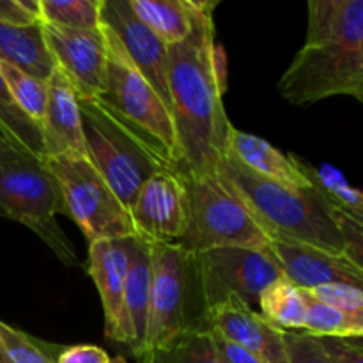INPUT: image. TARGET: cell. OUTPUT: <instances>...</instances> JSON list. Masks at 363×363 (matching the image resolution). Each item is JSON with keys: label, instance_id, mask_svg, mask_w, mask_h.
<instances>
[{"label": "cell", "instance_id": "obj_2", "mask_svg": "<svg viewBox=\"0 0 363 363\" xmlns=\"http://www.w3.org/2000/svg\"><path fill=\"white\" fill-rule=\"evenodd\" d=\"M220 174L243 199L269 241L300 243L347 259L333 209L314 188L293 190L257 177L225 152Z\"/></svg>", "mask_w": 363, "mask_h": 363}, {"label": "cell", "instance_id": "obj_37", "mask_svg": "<svg viewBox=\"0 0 363 363\" xmlns=\"http://www.w3.org/2000/svg\"><path fill=\"white\" fill-rule=\"evenodd\" d=\"M110 363H128V362L124 360L123 357H116V358H112V360H110Z\"/></svg>", "mask_w": 363, "mask_h": 363}, {"label": "cell", "instance_id": "obj_28", "mask_svg": "<svg viewBox=\"0 0 363 363\" xmlns=\"http://www.w3.org/2000/svg\"><path fill=\"white\" fill-rule=\"evenodd\" d=\"M0 344L9 363H57L64 346L35 339L0 321Z\"/></svg>", "mask_w": 363, "mask_h": 363}, {"label": "cell", "instance_id": "obj_11", "mask_svg": "<svg viewBox=\"0 0 363 363\" xmlns=\"http://www.w3.org/2000/svg\"><path fill=\"white\" fill-rule=\"evenodd\" d=\"M188 186L179 169L145 181L130 209L137 236L149 243H177L188 225Z\"/></svg>", "mask_w": 363, "mask_h": 363}, {"label": "cell", "instance_id": "obj_27", "mask_svg": "<svg viewBox=\"0 0 363 363\" xmlns=\"http://www.w3.org/2000/svg\"><path fill=\"white\" fill-rule=\"evenodd\" d=\"M0 77L20 108L41 126L48 99V82L39 80L6 62H0Z\"/></svg>", "mask_w": 363, "mask_h": 363}, {"label": "cell", "instance_id": "obj_4", "mask_svg": "<svg viewBox=\"0 0 363 363\" xmlns=\"http://www.w3.org/2000/svg\"><path fill=\"white\" fill-rule=\"evenodd\" d=\"M151 301L140 360L190 332L209 330L195 255L176 243H149Z\"/></svg>", "mask_w": 363, "mask_h": 363}, {"label": "cell", "instance_id": "obj_16", "mask_svg": "<svg viewBox=\"0 0 363 363\" xmlns=\"http://www.w3.org/2000/svg\"><path fill=\"white\" fill-rule=\"evenodd\" d=\"M208 326L264 363H287L282 330L241 301L229 300L211 308Z\"/></svg>", "mask_w": 363, "mask_h": 363}, {"label": "cell", "instance_id": "obj_1", "mask_svg": "<svg viewBox=\"0 0 363 363\" xmlns=\"http://www.w3.org/2000/svg\"><path fill=\"white\" fill-rule=\"evenodd\" d=\"M190 2V34L169 46V92L179 170L184 176L197 177L218 170L233 124L223 106L225 52L215 39L213 11L218 2Z\"/></svg>", "mask_w": 363, "mask_h": 363}, {"label": "cell", "instance_id": "obj_17", "mask_svg": "<svg viewBox=\"0 0 363 363\" xmlns=\"http://www.w3.org/2000/svg\"><path fill=\"white\" fill-rule=\"evenodd\" d=\"M41 131L46 158L64 155L87 158L78 94L59 69L53 71L48 80V99Z\"/></svg>", "mask_w": 363, "mask_h": 363}, {"label": "cell", "instance_id": "obj_29", "mask_svg": "<svg viewBox=\"0 0 363 363\" xmlns=\"http://www.w3.org/2000/svg\"><path fill=\"white\" fill-rule=\"evenodd\" d=\"M142 363H223L213 346L209 330L184 333L172 346L147 354Z\"/></svg>", "mask_w": 363, "mask_h": 363}, {"label": "cell", "instance_id": "obj_7", "mask_svg": "<svg viewBox=\"0 0 363 363\" xmlns=\"http://www.w3.org/2000/svg\"><path fill=\"white\" fill-rule=\"evenodd\" d=\"M186 177L188 225L176 245L191 255L215 248L268 250L269 240L220 170Z\"/></svg>", "mask_w": 363, "mask_h": 363}, {"label": "cell", "instance_id": "obj_30", "mask_svg": "<svg viewBox=\"0 0 363 363\" xmlns=\"http://www.w3.org/2000/svg\"><path fill=\"white\" fill-rule=\"evenodd\" d=\"M312 300L344 312H363V287L346 282L325 284L305 291Z\"/></svg>", "mask_w": 363, "mask_h": 363}, {"label": "cell", "instance_id": "obj_9", "mask_svg": "<svg viewBox=\"0 0 363 363\" xmlns=\"http://www.w3.org/2000/svg\"><path fill=\"white\" fill-rule=\"evenodd\" d=\"M101 34L106 48L105 91L101 99L123 119L151 137L179 167L176 130L169 108L147 78L131 62L117 35L106 25H101Z\"/></svg>", "mask_w": 363, "mask_h": 363}, {"label": "cell", "instance_id": "obj_23", "mask_svg": "<svg viewBox=\"0 0 363 363\" xmlns=\"http://www.w3.org/2000/svg\"><path fill=\"white\" fill-rule=\"evenodd\" d=\"M259 314L282 332L303 330L307 318V296L303 289L282 277L259 296Z\"/></svg>", "mask_w": 363, "mask_h": 363}, {"label": "cell", "instance_id": "obj_19", "mask_svg": "<svg viewBox=\"0 0 363 363\" xmlns=\"http://www.w3.org/2000/svg\"><path fill=\"white\" fill-rule=\"evenodd\" d=\"M149 301H151V252L149 241L133 236L130 240L126 289H124V315L130 332V351L140 358L147 330Z\"/></svg>", "mask_w": 363, "mask_h": 363}, {"label": "cell", "instance_id": "obj_32", "mask_svg": "<svg viewBox=\"0 0 363 363\" xmlns=\"http://www.w3.org/2000/svg\"><path fill=\"white\" fill-rule=\"evenodd\" d=\"M315 340L332 363H363L360 337H315Z\"/></svg>", "mask_w": 363, "mask_h": 363}, {"label": "cell", "instance_id": "obj_14", "mask_svg": "<svg viewBox=\"0 0 363 363\" xmlns=\"http://www.w3.org/2000/svg\"><path fill=\"white\" fill-rule=\"evenodd\" d=\"M130 240H108L89 243L87 273L98 287L105 314L106 339L124 344L130 350V332L124 315V289H126Z\"/></svg>", "mask_w": 363, "mask_h": 363}, {"label": "cell", "instance_id": "obj_24", "mask_svg": "<svg viewBox=\"0 0 363 363\" xmlns=\"http://www.w3.org/2000/svg\"><path fill=\"white\" fill-rule=\"evenodd\" d=\"M0 131L16 147L30 152L38 158H46L41 126L32 121L14 101L2 77H0Z\"/></svg>", "mask_w": 363, "mask_h": 363}, {"label": "cell", "instance_id": "obj_8", "mask_svg": "<svg viewBox=\"0 0 363 363\" xmlns=\"http://www.w3.org/2000/svg\"><path fill=\"white\" fill-rule=\"evenodd\" d=\"M45 162L59 183L66 216L80 227L89 243L137 236L130 211L91 160L64 155Z\"/></svg>", "mask_w": 363, "mask_h": 363}, {"label": "cell", "instance_id": "obj_5", "mask_svg": "<svg viewBox=\"0 0 363 363\" xmlns=\"http://www.w3.org/2000/svg\"><path fill=\"white\" fill-rule=\"evenodd\" d=\"M66 215L59 183L43 158L16 145H0V216L23 223L67 266L77 264L74 248L57 223Z\"/></svg>", "mask_w": 363, "mask_h": 363}, {"label": "cell", "instance_id": "obj_13", "mask_svg": "<svg viewBox=\"0 0 363 363\" xmlns=\"http://www.w3.org/2000/svg\"><path fill=\"white\" fill-rule=\"evenodd\" d=\"M101 25L117 35L131 62L147 78L170 112L169 46L135 16L128 0H103Z\"/></svg>", "mask_w": 363, "mask_h": 363}, {"label": "cell", "instance_id": "obj_38", "mask_svg": "<svg viewBox=\"0 0 363 363\" xmlns=\"http://www.w3.org/2000/svg\"><path fill=\"white\" fill-rule=\"evenodd\" d=\"M6 142H9V140H7V138L4 137V133H2V131H0V145H2V144H6ZM9 144H11V142H9Z\"/></svg>", "mask_w": 363, "mask_h": 363}, {"label": "cell", "instance_id": "obj_22", "mask_svg": "<svg viewBox=\"0 0 363 363\" xmlns=\"http://www.w3.org/2000/svg\"><path fill=\"white\" fill-rule=\"evenodd\" d=\"M294 163L330 208L363 222L362 191L351 186L339 169L328 165V163L314 165V163L298 158L296 155H294Z\"/></svg>", "mask_w": 363, "mask_h": 363}, {"label": "cell", "instance_id": "obj_31", "mask_svg": "<svg viewBox=\"0 0 363 363\" xmlns=\"http://www.w3.org/2000/svg\"><path fill=\"white\" fill-rule=\"evenodd\" d=\"M287 363H332L318 344L315 337L308 333L284 332Z\"/></svg>", "mask_w": 363, "mask_h": 363}, {"label": "cell", "instance_id": "obj_12", "mask_svg": "<svg viewBox=\"0 0 363 363\" xmlns=\"http://www.w3.org/2000/svg\"><path fill=\"white\" fill-rule=\"evenodd\" d=\"M41 27L57 69L69 80L78 98H101L106 66L101 27L99 30H74L43 21Z\"/></svg>", "mask_w": 363, "mask_h": 363}, {"label": "cell", "instance_id": "obj_6", "mask_svg": "<svg viewBox=\"0 0 363 363\" xmlns=\"http://www.w3.org/2000/svg\"><path fill=\"white\" fill-rule=\"evenodd\" d=\"M293 105H312L333 96L363 101V13L328 41L303 45L279 80Z\"/></svg>", "mask_w": 363, "mask_h": 363}, {"label": "cell", "instance_id": "obj_26", "mask_svg": "<svg viewBox=\"0 0 363 363\" xmlns=\"http://www.w3.org/2000/svg\"><path fill=\"white\" fill-rule=\"evenodd\" d=\"M303 330L312 337H360L363 339V312H344L307 296V318H305Z\"/></svg>", "mask_w": 363, "mask_h": 363}, {"label": "cell", "instance_id": "obj_21", "mask_svg": "<svg viewBox=\"0 0 363 363\" xmlns=\"http://www.w3.org/2000/svg\"><path fill=\"white\" fill-rule=\"evenodd\" d=\"M135 16L167 46L186 39L191 30L190 0H128Z\"/></svg>", "mask_w": 363, "mask_h": 363}, {"label": "cell", "instance_id": "obj_35", "mask_svg": "<svg viewBox=\"0 0 363 363\" xmlns=\"http://www.w3.org/2000/svg\"><path fill=\"white\" fill-rule=\"evenodd\" d=\"M112 358L105 350L91 344L64 347L57 363H110Z\"/></svg>", "mask_w": 363, "mask_h": 363}, {"label": "cell", "instance_id": "obj_10", "mask_svg": "<svg viewBox=\"0 0 363 363\" xmlns=\"http://www.w3.org/2000/svg\"><path fill=\"white\" fill-rule=\"evenodd\" d=\"M195 264L208 312L229 300L254 308L266 287L284 277L269 250L215 248L195 255Z\"/></svg>", "mask_w": 363, "mask_h": 363}, {"label": "cell", "instance_id": "obj_20", "mask_svg": "<svg viewBox=\"0 0 363 363\" xmlns=\"http://www.w3.org/2000/svg\"><path fill=\"white\" fill-rule=\"evenodd\" d=\"M0 62L48 82L57 66L45 43L41 21L32 25L0 23Z\"/></svg>", "mask_w": 363, "mask_h": 363}, {"label": "cell", "instance_id": "obj_34", "mask_svg": "<svg viewBox=\"0 0 363 363\" xmlns=\"http://www.w3.org/2000/svg\"><path fill=\"white\" fill-rule=\"evenodd\" d=\"M209 335H211L213 346H215L216 353H218V357L222 358L223 363H264L261 358L252 354L250 351L243 350L238 344L227 340L225 337H222L215 330L209 328Z\"/></svg>", "mask_w": 363, "mask_h": 363}, {"label": "cell", "instance_id": "obj_3", "mask_svg": "<svg viewBox=\"0 0 363 363\" xmlns=\"http://www.w3.org/2000/svg\"><path fill=\"white\" fill-rule=\"evenodd\" d=\"M87 158L130 211L155 174L179 169L151 137L128 123L101 98H78Z\"/></svg>", "mask_w": 363, "mask_h": 363}, {"label": "cell", "instance_id": "obj_33", "mask_svg": "<svg viewBox=\"0 0 363 363\" xmlns=\"http://www.w3.org/2000/svg\"><path fill=\"white\" fill-rule=\"evenodd\" d=\"M39 21V0H0V23L32 25Z\"/></svg>", "mask_w": 363, "mask_h": 363}, {"label": "cell", "instance_id": "obj_18", "mask_svg": "<svg viewBox=\"0 0 363 363\" xmlns=\"http://www.w3.org/2000/svg\"><path fill=\"white\" fill-rule=\"evenodd\" d=\"M227 152L240 165H243L245 169L250 170L261 179L272 181L280 186L293 188V190L312 188L307 177L298 170L296 163H294V155H284L264 138L245 133L233 126L229 133Z\"/></svg>", "mask_w": 363, "mask_h": 363}, {"label": "cell", "instance_id": "obj_36", "mask_svg": "<svg viewBox=\"0 0 363 363\" xmlns=\"http://www.w3.org/2000/svg\"><path fill=\"white\" fill-rule=\"evenodd\" d=\"M0 363H9V360H7V357H6V353H4V350H2V344H0Z\"/></svg>", "mask_w": 363, "mask_h": 363}, {"label": "cell", "instance_id": "obj_25", "mask_svg": "<svg viewBox=\"0 0 363 363\" xmlns=\"http://www.w3.org/2000/svg\"><path fill=\"white\" fill-rule=\"evenodd\" d=\"M103 0H39V21L74 30H99Z\"/></svg>", "mask_w": 363, "mask_h": 363}, {"label": "cell", "instance_id": "obj_15", "mask_svg": "<svg viewBox=\"0 0 363 363\" xmlns=\"http://www.w3.org/2000/svg\"><path fill=\"white\" fill-rule=\"evenodd\" d=\"M268 250L282 269V275L303 291L333 282L363 287V268L342 255L282 241H269Z\"/></svg>", "mask_w": 363, "mask_h": 363}]
</instances>
